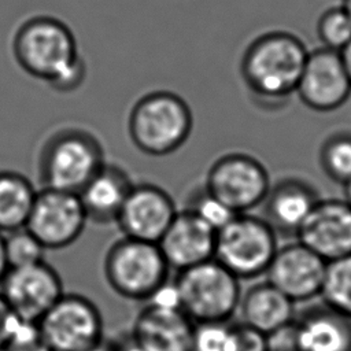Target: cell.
<instances>
[{
    "label": "cell",
    "mask_w": 351,
    "mask_h": 351,
    "mask_svg": "<svg viewBox=\"0 0 351 351\" xmlns=\"http://www.w3.org/2000/svg\"><path fill=\"white\" fill-rule=\"evenodd\" d=\"M16 64L56 92L75 90L85 80L86 64L75 36L62 19L38 14L22 21L11 38Z\"/></svg>",
    "instance_id": "6da1fadb"
},
{
    "label": "cell",
    "mask_w": 351,
    "mask_h": 351,
    "mask_svg": "<svg viewBox=\"0 0 351 351\" xmlns=\"http://www.w3.org/2000/svg\"><path fill=\"white\" fill-rule=\"evenodd\" d=\"M308 49L293 33L270 30L255 37L240 60L248 90L263 103H280L298 86Z\"/></svg>",
    "instance_id": "7a4b0ae2"
},
{
    "label": "cell",
    "mask_w": 351,
    "mask_h": 351,
    "mask_svg": "<svg viewBox=\"0 0 351 351\" xmlns=\"http://www.w3.org/2000/svg\"><path fill=\"white\" fill-rule=\"evenodd\" d=\"M193 115L188 103L171 90L143 95L130 108L128 133L133 145L149 156L180 149L191 136Z\"/></svg>",
    "instance_id": "3957f363"
},
{
    "label": "cell",
    "mask_w": 351,
    "mask_h": 351,
    "mask_svg": "<svg viewBox=\"0 0 351 351\" xmlns=\"http://www.w3.org/2000/svg\"><path fill=\"white\" fill-rule=\"evenodd\" d=\"M104 163L96 136L81 128H64L43 144L37 170L43 188L78 193Z\"/></svg>",
    "instance_id": "277c9868"
},
{
    "label": "cell",
    "mask_w": 351,
    "mask_h": 351,
    "mask_svg": "<svg viewBox=\"0 0 351 351\" xmlns=\"http://www.w3.org/2000/svg\"><path fill=\"white\" fill-rule=\"evenodd\" d=\"M103 271L108 287L117 295L147 302L169 281L170 267L158 243L122 236L107 250Z\"/></svg>",
    "instance_id": "5b68a950"
},
{
    "label": "cell",
    "mask_w": 351,
    "mask_h": 351,
    "mask_svg": "<svg viewBox=\"0 0 351 351\" xmlns=\"http://www.w3.org/2000/svg\"><path fill=\"white\" fill-rule=\"evenodd\" d=\"M181 311L193 322H226L237 311L240 280L215 259L178 271L174 280Z\"/></svg>",
    "instance_id": "8992f818"
},
{
    "label": "cell",
    "mask_w": 351,
    "mask_h": 351,
    "mask_svg": "<svg viewBox=\"0 0 351 351\" xmlns=\"http://www.w3.org/2000/svg\"><path fill=\"white\" fill-rule=\"evenodd\" d=\"M278 250L276 229L263 218L236 214L217 230L214 259L239 280L266 273Z\"/></svg>",
    "instance_id": "52a82bcc"
},
{
    "label": "cell",
    "mask_w": 351,
    "mask_h": 351,
    "mask_svg": "<svg viewBox=\"0 0 351 351\" xmlns=\"http://www.w3.org/2000/svg\"><path fill=\"white\" fill-rule=\"evenodd\" d=\"M270 186L263 163L245 152H229L215 159L204 182L206 191L236 214L263 203Z\"/></svg>",
    "instance_id": "ba28073f"
},
{
    "label": "cell",
    "mask_w": 351,
    "mask_h": 351,
    "mask_svg": "<svg viewBox=\"0 0 351 351\" xmlns=\"http://www.w3.org/2000/svg\"><path fill=\"white\" fill-rule=\"evenodd\" d=\"M51 351H86L104 340L99 307L80 293H63L37 322Z\"/></svg>",
    "instance_id": "9c48e42d"
},
{
    "label": "cell",
    "mask_w": 351,
    "mask_h": 351,
    "mask_svg": "<svg viewBox=\"0 0 351 351\" xmlns=\"http://www.w3.org/2000/svg\"><path fill=\"white\" fill-rule=\"evenodd\" d=\"M88 223L78 193L41 188L37 191L25 228L45 250L75 243Z\"/></svg>",
    "instance_id": "30bf717a"
},
{
    "label": "cell",
    "mask_w": 351,
    "mask_h": 351,
    "mask_svg": "<svg viewBox=\"0 0 351 351\" xmlns=\"http://www.w3.org/2000/svg\"><path fill=\"white\" fill-rule=\"evenodd\" d=\"M64 293L59 273L45 261L8 269L0 282V295L22 321L38 319Z\"/></svg>",
    "instance_id": "8fae6325"
},
{
    "label": "cell",
    "mask_w": 351,
    "mask_h": 351,
    "mask_svg": "<svg viewBox=\"0 0 351 351\" xmlns=\"http://www.w3.org/2000/svg\"><path fill=\"white\" fill-rule=\"evenodd\" d=\"M295 93L314 111L328 112L341 107L351 95V82L340 53L324 47L308 51Z\"/></svg>",
    "instance_id": "7c38bea8"
},
{
    "label": "cell",
    "mask_w": 351,
    "mask_h": 351,
    "mask_svg": "<svg viewBox=\"0 0 351 351\" xmlns=\"http://www.w3.org/2000/svg\"><path fill=\"white\" fill-rule=\"evenodd\" d=\"M173 197L159 185L134 184L117 218V225L125 237L158 243L176 214Z\"/></svg>",
    "instance_id": "4fadbf2b"
},
{
    "label": "cell",
    "mask_w": 351,
    "mask_h": 351,
    "mask_svg": "<svg viewBox=\"0 0 351 351\" xmlns=\"http://www.w3.org/2000/svg\"><path fill=\"white\" fill-rule=\"evenodd\" d=\"M296 234L325 262L351 255V206L340 199H319Z\"/></svg>",
    "instance_id": "5bb4252c"
},
{
    "label": "cell",
    "mask_w": 351,
    "mask_h": 351,
    "mask_svg": "<svg viewBox=\"0 0 351 351\" xmlns=\"http://www.w3.org/2000/svg\"><path fill=\"white\" fill-rule=\"evenodd\" d=\"M326 263L299 241L287 244L271 259L266 270L267 281L293 303L304 302L321 293Z\"/></svg>",
    "instance_id": "9a60e30c"
},
{
    "label": "cell",
    "mask_w": 351,
    "mask_h": 351,
    "mask_svg": "<svg viewBox=\"0 0 351 351\" xmlns=\"http://www.w3.org/2000/svg\"><path fill=\"white\" fill-rule=\"evenodd\" d=\"M217 232L189 208L181 210L158 241L170 269L177 271L214 259Z\"/></svg>",
    "instance_id": "2e32d148"
},
{
    "label": "cell",
    "mask_w": 351,
    "mask_h": 351,
    "mask_svg": "<svg viewBox=\"0 0 351 351\" xmlns=\"http://www.w3.org/2000/svg\"><path fill=\"white\" fill-rule=\"evenodd\" d=\"M195 324L180 310L145 303L130 336L145 351H192Z\"/></svg>",
    "instance_id": "e0dca14e"
},
{
    "label": "cell",
    "mask_w": 351,
    "mask_h": 351,
    "mask_svg": "<svg viewBox=\"0 0 351 351\" xmlns=\"http://www.w3.org/2000/svg\"><path fill=\"white\" fill-rule=\"evenodd\" d=\"M133 185L125 169L106 162L78 192L88 221L97 225L115 223Z\"/></svg>",
    "instance_id": "ac0fdd59"
},
{
    "label": "cell",
    "mask_w": 351,
    "mask_h": 351,
    "mask_svg": "<svg viewBox=\"0 0 351 351\" xmlns=\"http://www.w3.org/2000/svg\"><path fill=\"white\" fill-rule=\"evenodd\" d=\"M298 351H351V318L326 304L295 318Z\"/></svg>",
    "instance_id": "d6986e66"
},
{
    "label": "cell",
    "mask_w": 351,
    "mask_h": 351,
    "mask_svg": "<svg viewBox=\"0 0 351 351\" xmlns=\"http://www.w3.org/2000/svg\"><path fill=\"white\" fill-rule=\"evenodd\" d=\"M311 185L298 178H284L270 186L265 199L267 222L278 230L296 233L318 202Z\"/></svg>",
    "instance_id": "ffe728a7"
},
{
    "label": "cell",
    "mask_w": 351,
    "mask_h": 351,
    "mask_svg": "<svg viewBox=\"0 0 351 351\" xmlns=\"http://www.w3.org/2000/svg\"><path fill=\"white\" fill-rule=\"evenodd\" d=\"M239 308L241 322L263 335L295 321V303L269 281L248 288Z\"/></svg>",
    "instance_id": "44dd1931"
},
{
    "label": "cell",
    "mask_w": 351,
    "mask_h": 351,
    "mask_svg": "<svg viewBox=\"0 0 351 351\" xmlns=\"http://www.w3.org/2000/svg\"><path fill=\"white\" fill-rule=\"evenodd\" d=\"M37 191L21 173L0 170V233L26 225Z\"/></svg>",
    "instance_id": "7402d4cb"
},
{
    "label": "cell",
    "mask_w": 351,
    "mask_h": 351,
    "mask_svg": "<svg viewBox=\"0 0 351 351\" xmlns=\"http://www.w3.org/2000/svg\"><path fill=\"white\" fill-rule=\"evenodd\" d=\"M319 295L324 304L351 318V255L326 263Z\"/></svg>",
    "instance_id": "603a6c76"
},
{
    "label": "cell",
    "mask_w": 351,
    "mask_h": 351,
    "mask_svg": "<svg viewBox=\"0 0 351 351\" xmlns=\"http://www.w3.org/2000/svg\"><path fill=\"white\" fill-rule=\"evenodd\" d=\"M319 163L324 173L335 182L351 181V133L330 134L321 145Z\"/></svg>",
    "instance_id": "cb8c5ba5"
},
{
    "label": "cell",
    "mask_w": 351,
    "mask_h": 351,
    "mask_svg": "<svg viewBox=\"0 0 351 351\" xmlns=\"http://www.w3.org/2000/svg\"><path fill=\"white\" fill-rule=\"evenodd\" d=\"M3 243L8 269L29 266L44 261L47 250L25 226L4 233Z\"/></svg>",
    "instance_id": "d4e9b609"
},
{
    "label": "cell",
    "mask_w": 351,
    "mask_h": 351,
    "mask_svg": "<svg viewBox=\"0 0 351 351\" xmlns=\"http://www.w3.org/2000/svg\"><path fill=\"white\" fill-rule=\"evenodd\" d=\"M317 34L324 48L336 52L351 41V18L343 5L330 7L319 15Z\"/></svg>",
    "instance_id": "484cf974"
},
{
    "label": "cell",
    "mask_w": 351,
    "mask_h": 351,
    "mask_svg": "<svg viewBox=\"0 0 351 351\" xmlns=\"http://www.w3.org/2000/svg\"><path fill=\"white\" fill-rule=\"evenodd\" d=\"M228 322L195 324L192 351H236L234 325Z\"/></svg>",
    "instance_id": "4316f807"
},
{
    "label": "cell",
    "mask_w": 351,
    "mask_h": 351,
    "mask_svg": "<svg viewBox=\"0 0 351 351\" xmlns=\"http://www.w3.org/2000/svg\"><path fill=\"white\" fill-rule=\"evenodd\" d=\"M186 208L200 217L215 232L225 226L236 215L234 211H232L228 206H225L222 202L208 193L204 186L193 196L192 203Z\"/></svg>",
    "instance_id": "83f0119b"
},
{
    "label": "cell",
    "mask_w": 351,
    "mask_h": 351,
    "mask_svg": "<svg viewBox=\"0 0 351 351\" xmlns=\"http://www.w3.org/2000/svg\"><path fill=\"white\" fill-rule=\"evenodd\" d=\"M1 351H51L37 322L19 321Z\"/></svg>",
    "instance_id": "f1b7e54d"
},
{
    "label": "cell",
    "mask_w": 351,
    "mask_h": 351,
    "mask_svg": "<svg viewBox=\"0 0 351 351\" xmlns=\"http://www.w3.org/2000/svg\"><path fill=\"white\" fill-rule=\"evenodd\" d=\"M236 351H267L266 335L244 325L243 322L234 325Z\"/></svg>",
    "instance_id": "f546056e"
},
{
    "label": "cell",
    "mask_w": 351,
    "mask_h": 351,
    "mask_svg": "<svg viewBox=\"0 0 351 351\" xmlns=\"http://www.w3.org/2000/svg\"><path fill=\"white\" fill-rule=\"evenodd\" d=\"M19 318L7 304L4 298L0 295V351L7 344L10 336L12 335L14 329L19 324Z\"/></svg>",
    "instance_id": "4dcf8cb0"
},
{
    "label": "cell",
    "mask_w": 351,
    "mask_h": 351,
    "mask_svg": "<svg viewBox=\"0 0 351 351\" xmlns=\"http://www.w3.org/2000/svg\"><path fill=\"white\" fill-rule=\"evenodd\" d=\"M115 351H145L140 344H137L133 337L129 335L128 337H123L119 341H114Z\"/></svg>",
    "instance_id": "1f68e13d"
},
{
    "label": "cell",
    "mask_w": 351,
    "mask_h": 351,
    "mask_svg": "<svg viewBox=\"0 0 351 351\" xmlns=\"http://www.w3.org/2000/svg\"><path fill=\"white\" fill-rule=\"evenodd\" d=\"M339 53H340L343 66H344V69H346V73H347V75H348V80H350V82H351V41H350Z\"/></svg>",
    "instance_id": "d6a6232c"
},
{
    "label": "cell",
    "mask_w": 351,
    "mask_h": 351,
    "mask_svg": "<svg viewBox=\"0 0 351 351\" xmlns=\"http://www.w3.org/2000/svg\"><path fill=\"white\" fill-rule=\"evenodd\" d=\"M7 270H8V265H7V259H5V254H4L3 234L0 233V282H1V280L4 278Z\"/></svg>",
    "instance_id": "836d02e7"
},
{
    "label": "cell",
    "mask_w": 351,
    "mask_h": 351,
    "mask_svg": "<svg viewBox=\"0 0 351 351\" xmlns=\"http://www.w3.org/2000/svg\"><path fill=\"white\" fill-rule=\"evenodd\" d=\"M86 351H115V346H114V341L103 340Z\"/></svg>",
    "instance_id": "e575fe53"
},
{
    "label": "cell",
    "mask_w": 351,
    "mask_h": 351,
    "mask_svg": "<svg viewBox=\"0 0 351 351\" xmlns=\"http://www.w3.org/2000/svg\"><path fill=\"white\" fill-rule=\"evenodd\" d=\"M344 195H346V202L351 206V181H348L344 185Z\"/></svg>",
    "instance_id": "d590c367"
},
{
    "label": "cell",
    "mask_w": 351,
    "mask_h": 351,
    "mask_svg": "<svg viewBox=\"0 0 351 351\" xmlns=\"http://www.w3.org/2000/svg\"><path fill=\"white\" fill-rule=\"evenodd\" d=\"M343 7H344V10L347 11V14L350 15V18H351V0H343V4H341Z\"/></svg>",
    "instance_id": "8d00e7d4"
}]
</instances>
